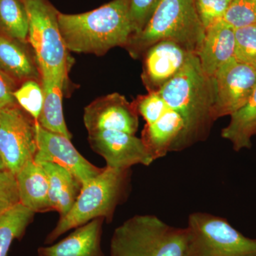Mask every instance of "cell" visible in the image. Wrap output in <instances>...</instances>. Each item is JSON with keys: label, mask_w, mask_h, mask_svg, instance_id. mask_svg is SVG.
Masks as SVG:
<instances>
[{"label": "cell", "mask_w": 256, "mask_h": 256, "mask_svg": "<svg viewBox=\"0 0 256 256\" xmlns=\"http://www.w3.org/2000/svg\"><path fill=\"white\" fill-rule=\"evenodd\" d=\"M158 92L184 124L172 152L184 150L206 140L215 122L213 82L204 72L197 56L192 54L183 68Z\"/></svg>", "instance_id": "6da1fadb"}, {"label": "cell", "mask_w": 256, "mask_h": 256, "mask_svg": "<svg viewBox=\"0 0 256 256\" xmlns=\"http://www.w3.org/2000/svg\"><path fill=\"white\" fill-rule=\"evenodd\" d=\"M58 21L67 50L75 53L104 55L132 36L130 0H112L82 14L58 12Z\"/></svg>", "instance_id": "7a4b0ae2"}, {"label": "cell", "mask_w": 256, "mask_h": 256, "mask_svg": "<svg viewBox=\"0 0 256 256\" xmlns=\"http://www.w3.org/2000/svg\"><path fill=\"white\" fill-rule=\"evenodd\" d=\"M130 178V170L104 168L98 176L82 184L72 210L60 218L55 228L47 235L44 244H53L70 229L95 218H104L107 223H111L118 206L127 198Z\"/></svg>", "instance_id": "3957f363"}, {"label": "cell", "mask_w": 256, "mask_h": 256, "mask_svg": "<svg viewBox=\"0 0 256 256\" xmlns=\"http://www.w3.org/2000/svg\"><path fill=\"white\" fill-rule=\"evenodd\" d=\"M204 34L194 0H162L144 30L131 37L124 48L139 58L154 44L170 40L196 55Z\"/></svg>", "instance_id": "277c9868"}, {"label": "cell", "mask_w": 256, "mask_h": 256, "mask_svg": "<svg viewBox=\"0 0 256 256\" xmlns=\"http://www.w3.org/2000/svg\"><path fill=\"white\" fill-rule=\"evenodd\" d=\"M188 228L168 225L154 215H136L114 230L111 256H188Z\"/></svg>", "instance_id": "5b68a950"}, {"label": "cell", "mask_w": 256, "mask_h": 256, "mask_svg": "<svg viewBox=\"0 0 256 256\" xmlns=\"http://www.w3.org/2000/svg\"><path fill=\"white\" fill-rule=\"evenodd\" d=\"M28 20V42L42 76L67 78L68 58L58 14L48 0H22Z\"/></svg>", "instance_id": "8992f818"}, {"label": "cell", "mask_w": 256, "mask_h": 256, "mask_svg": "<svg viewBox=\"0 0 256 256\" xmlns=\"http://www.w3.org/2000/svg\"><path fill=\"white\" fill-rule=\"evenodd\" d=\"M186 228L188 256H256V238L242 235L222 217L195 212Z\"/></svg>", "instance_id": "52a82bcc"}, {"label": "cell", "mask_w": 256, "mask_h": 256, "mask_svg": "<svg viewBox=\"0 0 256 256\" xmlns=\"http://www.w3.org/2000/svg\"><path fill=\"white\" fill-rule=\"evenodd\" d=\"M36 122L18 104L0 110V156L5 170L14 175L34 159Z\"/></svg>", "instance_id": "ba28073f"}, {"label": "cell", "mask_w": 256, "mask_h": 256, "mask_svg": "<svg viewBox=\"0 0 256 256\" xmlns=\"http://www.w3.org/2000/svg\"><path fill=\"white\" fill-rule=\"evenodd\" d=\"M212 78L216 121L232 116L245 104L256 86V70L234 58L222 66Z\"/></svg>", "instance_id": "9c48e42d"}, {"label": "cell", "mask_w": 256, "mask_h": 256, "mask_svg": "<svg viewBox=\"0 0 256 256\" xmlns=\"http://www.w3.org/2000/svg\"><path fill=\"white\" fill-rule=\"evenodd\" d=\"M37 151L34 161L37 164L54 163L63 166L84 184L98 176L104 168L88 161L73 146L70 140L44 129L36 122Z\"/></svg>", "instance_id": "30bf717a"}, {"label": "cell", "mask_w": 256, "mask_h": 256, "mask_svg": "<svg viewBox=\"0 0 256 256\" xmlns=\"http://www.w3.org/2000/svg\"><path fill=\"white\" fill-rule=\"evenodd\" d=\"M88 142L92 150L102 156L106 166L130 170L132 166H150L154 161L141 138L114 130L88 132Z\"/></svg>", "instance_id": "8fae6325"}, {"label": "cell", "mask_w": 256, "mask_h": 256, "mask_svg": "<svg viewBox=\"0 0 256 256\" xmlns=\"http://www.w3.org/2000/svg\"><path fill=\"white\" fill-rule=\"evenodd\" d=\"M88 132L120 131L134 136L139 127V114L133 102L118 92L98 98L84 108Z\"/></svg>", "instance_id": "7c38bea8"}, {"label": "cell", "mask_w": 256, "mask_h": 256, "mask_svg": "<svg viewBox=\"0 0 256 256\" xmlns=\"http://www.w3.org/2000/svg\"><path fill=\"white\" fill-rule=\"evenodd\" d=\"M192 54L173 41H160L143 54L141 77L148 92H158L183 68Z\"/></svg>", "instance_id": "4fadbf2b"}, {"label": "cell", "mask_w": 256, "mask_h": 256, "mask_svg": "<svg viewBox=\"0 0 256 256\" xmlns=\"http://www.w3.org/2000/svg\"><path fill=\"white\" fill-rule=\"evenodd\" d=\"M235 28L222 20L205 30L196 56L204 72L212 78L222 66L235 58Z\"/></svg>", "instance_id": "5bb4252c"}, {"label": "cell", "mask_w": 256, "mask_h": 256, "mask_svg": "<svg viewBox=\"0 0 256 256\" xmlns=\"http://www.w3.org/2000/svg\"><path fill=\"white\" fill-rule=\"evenodd\" d=\"M105 218H97L75 228L63 240L38 248V256H106L101 248Z\"/></svg>", "instance_id": "9a60e30c"}, {"label": "cell", "mask_w": 256, "mask_h": 256, "mask_svg": "<svg viewBox=\"0 0 256 256\" xmlns=\"http://www.w3.org/2000/svg\"><path fill=\"white\" fill-rule=\"evenodd\" d=\"M15 176L21 204L35 214L52 212L48 176L41 164L31 160Z\"/></svg>", "instance_id": "2e32d148"}, {"label": "cell", "mask_w": 256, "mask_h": 256, "mask_svg": "<svg viewBox=\"0 0 256 256\" xmlns=\"http://www.w3.org/2000/svg\"><path fill=\"white\" fill-rule=\"evenodd\" d=\"M184 128L182 118L172 109L166 111L154 124H146L140 138L154 161L164 158L172 150Z\"/></svg>", "instance_id": "e0dca14e"}, {"label": "cell", "mask_w": 256, "mask_h": 256, "mask_svg": "<svg viewBox=\"0 0 256 256\" xmlns=\"http://www.w3.org/2000/svg\"><path fill=\"white\" fill-rule=\"evenodd\" d=\"M48 176V197L52 210L63 218L70 212L80 194L82 184L72 172L52 162L41 164Z\"/></svg>", "instance_id": "ac0fdd59"}, {"label": "cell", "mask_w": 256, "mask_h": 256, "mask_svg": "<svg viewBox=\"0 0 256 256\" xmlns=\"http://www.w3.org/2000/svg\"><path fill=\"white\" fill-rule=\"evenodd\" d=\"M67 78L54 76H42V86L44 90L43 108L38 124L50 132L62 134L72 140L63 112V92Z\"/></svg>", "instance_id": "d6986e66"}, {"label": "cell", "mask_w": 256, "mask_h": 256, "mask_svg": "<svg viewBox=\"0 0 256 256\" xmlns=\"http://www.w3.org/2000/svg\"><path fill=\"white\" fill-rule=\"evenodd\" d=\"M22 44L0 33V70L16 82L41 78L36 62Z\"/></svg>", "instance_id": "ffe728a7"}, {"label": "cell", "mask_w": 256, "mask_h": 256, "mask_svg": "<svg viewBox=\"0 0 256 256\" xmlns=\"http://www.w3.org/2000/svg\"><path fill=\"white\" fill-rule=\"evenodd\" d=\"M256 133V86L244 106L230 116V121L222 131V137L230 141L234 150L250 149Z\"/></svg>", "instance_id": "44dd1931"}, {"label": "cell", "mask_w": 256, "mask_h": 256, "mask_svg": "<svg viewBox=\"0 0 256 256\" xmlns=\"http://www.w3.org/2000/svg\"><path fill=\"white\" fill-rule=\"evenodd\" d=\"M34 215L20 203L0 215V256H8L13 242L22 238Z\"/></svg>", "instance_id": "7402d4cb"}, {"label": "cell", "mask_w": 256, "mask_h": 256, "mask_svg": "<svg viewBox=\"0 0 256 256\" xmlns=\"http://www.w3.org/2000/svg\"><path fill=\"white\" fill-rule=\"evenodd\" d=\"M0 33L22 43L28 42V15L22 0H0Z\"/></svg>", "instance_id": "603a6c76"}, {"label": "cell", "mask_w": 256, "mask_h": 256, "mask_svg": "<svg viewBox=\"0 0 256 256\" xmlns=\"http://www.w3.org/2000/svg\"><path fill=\"white\" fill-rule=\"evenodd\" d=\"M14 97L16 104L38 122L44 99L42 86L36 80H26L15 90Z\"/></svg>", "instance_id": "cb8c5ba5"}, {"label": "cell", "mask_w": 256, "mask_h": 256, "mask_svg": "<svg viewBox=\"0 0 256 256\" xmlns=\"http://www.w3.org/2000/svg\"><path fill=\"white\" fill-rule=\"evenodd\" d=\"M236 60L256 70V24L236 28Z\"/></svg>", "instance_id": "d4e9b609"}, {"label": "cell", "mask_w": 256, "mask_h": 256, "mask_svg": "<svg viewBox=\"0 0 256 256\" xmlns=\"http://www.w3.org/2000/svg\"><path fill=\"white\" fill-rule=\"evenodd\" d=\"M223 20L235 30L256 24V0H230Z\"/></svg>", "instance_id": "484cf974"}, {"label": "cell", "mask_w": 256, "mask_h": 256, "mask_svg": "<svg viewBox=\"0 0 256 256\" xmlns=\"http://www.w3.org/2000/svg\"><path fill=\"white\" fill-rule=\"evenodd\" d=\"M132 102L138 114L142 116L148 124H154L170 109L159 92H148L146 95L139 96Z\"/></svg>", "instance_id": "4316f807"}, {"label": "cell", "mask_w": 256, "mask_h": 256, "mask_svg": "<svg viewBox=\"0 0 256 256\" xmlns=\"http://www.w3.org/2000/svg\"><path fill=\"white\" fill-rule=\"evenodd\" d=\"M162 1V0H130L132 36L138 35L144 30Z\"/></svg>", "instance_id": "83f0119b"}, {"label": "cell", "mask_w": 256, "mask_h": 256, "mask_svg": "<svg viewBox=\"0 0 256 256\" xmlns=\"http://www.w3.org/2000/svg\"><path fill=\"white\" fill-rule=\"evenodd\" d=\"M204 30L224 18L230 0H194Z\"/></svg>", "instance_id": "f1b7e54d"}, {"label": "cell", "mask_w": 256, "mask_h": 256, "mask_svg": "<svg viewBox=\"0 0 256 256\" xmlns=\"http://www.w3.org/2000/svg\"><path fill=\"white\" fill-rule=\"evenodd\" d=\"M20 204L16 176L8 170H0V215Z\"/></svg>", "instance_id": "f546056e"}, {"label": "cell", "mask_w": 256, "mask_h": 256, "mask_svg": "<svg viewBox=\"0 0 256 256\" xmlns=\"http://www.w3.org/2000/svg\"><path fill=\"white\" fill-rule=\"evenodd\" d=\"M16 80L0 70V110L16 104L14 97Z\"/></svg>", "instance_id": "4dcf8cb0"}, {"label": "cell", "mask_w": 256, "mask_h": 256, "mask_svg": "<svg viewBox=\"0 0 256 256\" xmlns=\"http://www.w3.org/2000/svg\"><path fill=\"white\" fill-rule=\"evenodd\" d=\"M0 170H5L4 163H3L1 156H0Z\"/></svg>", "instance_id": "1f68e13d"}, {"label": "cell", "mask_w": 256, "mask_h": 256, "mask_svg": "<svg viewBox=\"0 0 256 256\" xmlns=\"http://www.w3.org/2000/svg\"></svg>", "instance_id": "d6a6232c"}]
</instances>
